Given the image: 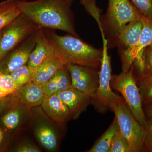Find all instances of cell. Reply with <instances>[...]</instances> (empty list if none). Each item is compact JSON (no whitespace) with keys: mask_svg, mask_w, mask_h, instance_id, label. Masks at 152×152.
<instances>
[{"mask_svg":"<svg viewBox=\"0 0 152 152\" xmlns=\"http://www.w3.org/2000/svg\"><path fill=\"white\" fill-rule=\"evenodd\" d=\"M21 15L41 28L58 30L79 37L75 16L66 0H18Z\"/></svg>","mask_w":152,"mask_h":152,"instance_id":"1","label":"cell"},{"mask_svg":"<svg viewBox=\"0 0 152 152\" xmlns=\"http://www.w3.org/2000/svg\"><path fill=\"white\" fill-rule=\"evenodd\" d=\"M54 50V56L64 63L100 70L102 49L95 48L70 34L61 36L45 29Z\"/></svg>","mask_w":152,"mask_h":152,"instance_id":"2","label":"cell"},{"mask_svg":"<svg viewBox=\"0 0 152 152\" xmlns=\"http://www.w3.org/2000/svg\"><path fill=\"white\" fill-rule=\"evenodd\" d=\"M142 16L130 0H108L107 12L101 16V33L107 37L108 45L111 46L125 26Z\"/></svg>","mask_w":152,"mask_h":152,"instance_id":"3","label":"cell"},{"mask_svg":"<svg viewBox=\"0 0 152 152\" xmlns=\"http://www.w3.org/2000/svg\"><path fill=\"white\" fill-rule=\"evenodd\" d=\"M133 71L134 64L128 70L112 75L111 87L121 94L135 118L146 129V117L143 110L141 97Z\"/></svg>","mask_w":152,"mask_h":152,"instance_id":"4","label":"cell"},{"mask_svg":"<svg viewBox=\"0 0 152 152\" xmlns=\"http://www.w3.org/2000/svg\"><path fill=\"white\" fill-rule=\"evenodd\" d=\"M110 110L114 112L120 131L127 140L132 152L145 151L146 129L136 120L126 102L113 104Z\"/></svg>","mask_w":152,"mask_h":152,"instance_id":"5","label":"cell"},{"mask_svg":"<svg viewBox=\"0 0 152 152\" xmlns=\"http://www.w3.org/2000/svg\"><path fill=\"white\" fill-rule=\"evenodd\" d=\"M103 56L99 70V85L91 103L98 111L104 113L113 104L125 102L123 97L113 92L111 87L112 69L110 58L108 54V42L103 41Z\"/></svg>","mask_w":152,"mask_h":152,"instance_id":"6","label":"cell"},{"mask_svg":"<svg viewBox=\"0 0 152 152\" xmlns=\"http://www.w3.org/2000/svg\"><path fill=\"white\" fill-rule=\"evenodd\" d=\"M39 27L20 15L0 31V61Z\"/></svg>","mask_w":152,"mask_h":152,"instance_id":"7","label":"cell"},{"mask_svg":"<svg viewBox=\"0 0 152 152\" xmlns=\"http://www.w3.org/2000/svg\"><path fill=\"white\" fill-rule=\"evenodd\" d=\"M143 26L142 18L131 22L125 26L118 37L112 44V45H114L118 50L121 61L122 72L128 70L134 64Z\"/></svg>","mask_w":152,"mask_h":152,"instance_id":"8","label":"cell"},{"mask_svg":"<svg viewBox=\"0 0 152 152\" xmlns=\"http://www.w3.org/2000/svg\"><path fill=\"white\" fill-rule=\"evenodd\" d=\"M39 28L9 52L0 61V71L2 73L10 75L28 64L31 53L36 45L37 33Z\"/></svg>","mask_w":152,"mask_h":152,"instance_id":"9","label":"cell"},{"mask_svg":"<svg viewBox=\"0 0 152 152\" xmlns=\"http://www.w3.org/2000/svg\"><path fill=\"white\" fill-rule=\"evenodd\" d=\"M72 88L94 97L99 85V70L67 64Z\"/></svg>","mask_w":152,"mask_h":152,"instance_id":"10","label":"cell"},{"mask_svg":"<svg viewBox=\"0 0 152 152\" xmlns=\"http://www.w3.org/2000/svg\"><path fill=\"white\" fill-rule=\"evenodd\" d=\"M57 94L67 107L71 120L77 119L91 103V97L72 87Z\"/></svg>","mask_w":152,"mask_h":152,"instance_id":"11","label":"cell"},{"mask_svg":"<svg viewBox=\"0 0 152 152\" xmlns=\"http://www.w3.org/2000/svg\"><path fill=\"white\" fill-rule=\"evenodd\" d=\"M41 107L48 116L59 126H64L71 120L69 109L58 94L45 96Z\"/></svg>","mask_w":152,"mask_h":152,"instance_id":"12","label":"cell"},{"mask_svg":"<svg viewBox=\"0 0 152 152\" xmlns=\"http://www.w3.org/2000/svg\"><path fill=\"white\" fill-rule=\"evenodd\" d=\"M53 56V48L45 29L39 28L37 33L36 45L30 56L28 66L34 71L43 62Z\"/></svg>","mask_w":152,"mask_h":152,"instance_id":"13","label":"cell"},{"mask_svg":"<svg viewBox=\"0 0 152 152\" xmlns=\"http://www.w3.org/2000/svg\"><path fill=\"white\" fill-rule=\"evenodd\" d=\"M13 94L18 98L19 103L29 107L41 105L45 96L42 86L33 82L19 88Z\"/></svg>","mask_w":152,"mask_h":152,"instance_id":"14","label":"cell"},{"mask_svg":"<svg viewBox=\"0 0 152 152\" xmlns=\"http://www.w3.org/2000/svg\"><path fill=\"white\" fill-rule=\"evenodd\" d=\"M65 64L61 60L55 56L50 57L34 70L32 82L36 84L42 86Z\"/></svg>","mask_w":152,"mask_h":152,"instance_id":"15","label":"cell"},{"mask_svg":"<svg viewBox=\"0 0 152 152\" xmlns=\"http://www.w3.org/2000/svg\"><path fill=\"white\" fill-rule=\"evenodd\" d=\"M142 19L143 26L140 37L137 56L134 63L140 74L143 72L146 48L152 44V19L143 17H142Z\"/></svg>","mask_w":152,"mask_h":152,"instance_id":"16","label":"cell"},{"mask_svg":"<svg viewBox=\"0 0 152 152\" xmlns=\"http://www.w3.org/2000/svg\"><path fill=\"white\" fill-rule=\"evenodd\" d=\"M119 126L115 117L111 124L108 128L88 152H109L113 139L119 130Z\"/></svg>","mask_w":152,"mask_h":152,"instance_id":"17","label":"cell"},{"mask_svg":"<svg viewBox=\"0 0 152 152\" xmlns=\"http://www.w3.org/2000/svg\"><path fill=\"white\" fill-rule=\"evenodd\" d=\"M36 137L41 145L49 151L56 149L58 139L54 131L47 124H42L36 128Z\"/></svg>","mask_w":152,"mask_h":152,"instance_id":"18","label":"cell"},{"mask_svg":"<svg viewBox=\"0 0 152 152\" xmlns=\"http://www.w3.org/2000/svg\"><path fill=\"white\" fill-rule=\"evenodd\" d=\"M20 14L18 0H5L0 2V31Z\"/></svg>","mask_w":152,"mask_h":152,"instance_id":"19","label":"cell"},{"mask_svg":"<svg viewBox=\"0 0 152 152\" xmlns=\"http://www.w3.org/2000/svg\"><path fill=\"white\" fill-rule=\"evenodd\" d=\"M137 84L140 90L142 105H152V74L140 76Z\"/></svg>","mask_w":152,"mask_h":152,"instance_id":"20","label":"cell"},{"mask_svg":"<svg viewBox=\"0 0 152 152\" xmlns=\"http://www.w3.org/2000/svg\"><path fill=\"white\" fill-rule=\"evenodd\" d=\"M34 71L27 64L22 66L10 74L19 88L32 82Z\"/></svg>","mask_w":152,"mask_h":152,"instance_id":"21","label":"cell"},{"mask_svg":"<svg viewBox=\"0 0 152 152\" xmlns=\"http://www.w3.org/2000/svg\"><path fill=\"white\" fill-rule=\"evenodd\" d=\"M17 105L10 109L4 115L2 122L5 127L8 130H13L18 126L21 118V112Z\"/></svg>","mask_w":152,"mask_h":152,"instance_id":"22","label":"cell"},{"mask_svg":"<svg viewBox=\"0 0 152 152\" xmlns=\"http://www.w3.org/2000/svg\"><path fill=\"white\" fill-rule=\"evenodd\" d=\"M18 90L16 83L10 75L3 73L0 86V99L13 94Z\"/></svg>","mask_w":152,"mask_h":152,"instance_id":"23","label":"cell"},{"mask_svg":"<svg viewBox=\"0 0 152 152\" xmlns=\"http://www.w3.org/2000/svg\"><path fill=\"white\" fill-rule=\"evenodd\" d=\"M109 152H132L127 140L120 130L114 136Z\"/></svg>","mask_w":152,"mask_h":152,"instance_id":"24","label":"cell"},{"mask_svg":"<svg viewBox=\"0 0 152 152\" xmlns=\"http://www.w3.org/2000/svg\"><path fill=\"white\" fill-rule=\"evenodd\" d=\"M87 12L91 15L97 23L99 28L101 27L100 18L102 10L96 4V0H80Z\"/></svg>","mask_w":152,"mask_h":152,"instance_id":"25","label":"cell"},{"mask_svg":"<svg viewBox=\"0 0 152 152\" xmlns=\"http://www.w3.org/2000/svg\"><path fill=\"white\" fill-rule=\"evenodd\" d=\"M142 17L152 19V0H130Z\"/></svg>","mask_w":152,"mask_h":152,"instance_id":"26","label":"cell"},{"mask_svg":"<svg viewBox=\"0 0 152 152\" xmlns=\"http://www.w3.org/2000/svg\"><path fill=\"white\" fill-rule=\"evenodd\" d=\"M152 74V44L146 48L144 58V70L140 76Z\"/></svg>","mask_w":152,"mask_h":152,"instance_id":"27","label":"cell"},{"mask_svg":"<svg viewBox=\"0 0 152 152\" xmlns=\"http://www.w3.org/2000/svg\"><path fill=\"white\" fill-rule=\"evenodd\" d=\"M19 103L17 97L11 95L4 99H0V114L5 110L10 109Z\"/></svg>","mask_w":152,"mask_h":152,"instance_id":"28","label":"cell"},{"mask_svg":"<svg viewBox=\"0 0 152 152\" xmlns=\"http://www.w3.org/2000/svg\"><path fill=\"white\" fill-rule=\"evenodd\" d=\"M17 152H40L41 150L35 145L28 143H24L19 145L15 149Z\"/></svg>","mask_w":152,"mask_h":152,"instance_id":"29","label":"cell"},{"mask_svg":"<svg viewBox=\"0 0 152 152\" xmlns=\"http://www.w3.org/2000/svg\"><path fill=\"white\" fill-rule=\"evenodd\" d=\"M144 149L145 151L152 152V133L147 131Z\"/></svg>","mask_w":152,"mask_h":152,"instance_id":"30","label":"cell"},{"mask_svg":"<svg viewBox=\"0 0 152 152\" xmlns=\"http://www.w3.org/2000/svg\"><path fill=\"white\" fill-rule=\"evenodd\" d=\"M4 137V132L1 128H0V145L2 143Z\"/></svg>","mask_w":152,"mask_h":152,"instance_id":"31","label":"cell"},{"mask_svg":"<svg viewBox=\"0 0 152 152\" xmlns=\"http://www.w3.org/2000/svg\"><path fill=\"white\" fill-rule=\"evenodd\" d=\"M147 107V111L150 116L152 115V105L146 106Z\"/></svg>","mask_w":152,"mask_h":152,"instance_id":"32","label":"cell"},{"mask_svg":"<svg viewBox=\"0 0 152 152\" xmlns=\"http://www.w3.org/2000/svg\"><path fill=\"white\" fill-rule=\"evenodd\" d=\"M3 73L0 71V86H1V83L2 81V79Z\"/></svg>","mask_w":152,"mask_h":152,"instance_id":"33","label":"cell"},{"mask_svg":"<svg viewBox=\"0 0 152 152\" xmlns=\"http://www.w3.org/2000/svg\"><path fill=\"white\" fill-rule=\"evenodd\" d=\"M66 1H67L71 5H72V4H73V2L75 1V0H66Z\"/></svg>","mask_w":152,"mask_h":152,"instance_id":"34","label":"cell"}]
</instances>
